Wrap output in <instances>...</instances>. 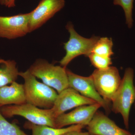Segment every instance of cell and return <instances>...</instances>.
Listing matches in <instances>:
<instances>
[{"label":"cell","mask_w":135,"mask_h":135,"mask_svg":"<svg viewBox=\"0 0 135 135\" xmlns=\"http://www.w3.org/2000/svg\"><path fill=\"white\" fill-rule=\"evenodd\" d=\"M134 86H135V85H134Z\"/></svg>","instance_id":"cb8c5ba5"},{"label":"cell","mask_w":135,"mask_h":135,"mask_svg":"<svg viewBox=\"0 0 135 135\" xmlns=\"http://www.w3.org/2000/svg\"><path fill=\"white\" fill-rule=\"evenodd\" d=\"M9 0H0V4L2 6L8 7Z\"/></svg>","instance_id":"44dd1931"},{"label":"cell","mask_w":135,"mask_h":135,"mask_svg":"<svg viewBox=\"0 0 135 135\" xmlns=\"http://www.w3.org/2000/svg\"><path fill=\"white\" fill-rule=\"evenodd\" d=\"M19 73L15 60L0 59V88L16 81Z\"/></svg>","instance_id":"9a60e30c"},{"label":"cell","mask_w":135,"mask_h":135,"mask_svg":"<svg viewBox=\"0 0 135 135\" xmlns=\"http://www.w3.org/2000/svg\"><path fill=\"white\" fill-rule=\"evenodd\" d=\"M101 105L98 103L76 107L72 112L63 113L55 119L56 128H61L65 126L73 125H82L87 126Z\"/></svg>","instance_id":"8fae6325"},{"label":"cell","mask_w":135,"mask_h":135,"mask_svg":"<svg viewBox=\"0 0 135 135\" xmlns=\"http://www.w3.org/2000/svg\"><path fill=\"white\" fill-rule=\"evenodd\" d=\"M134 0H113L114 5L122 7L125 13L126 23L129 28L133 26V11Z\"/></svg>","instance_id":"ac0fdd59"},{"label":"cell","mask_w":135,"mask_h":135,"mask_svg":"<svg viewBox=\"0 0 135 135\" xmlns=\"http://www.w3.org/2000/svg\"><path fill=\"white\" fill-rule=\"evenodd\" d=\"M66 28L70 33V38L67 42L64 43L66 54L59 62L60 65L65 68L77 57L81 55L88 57L99 38L96 36H92L90 38L83 37L77 33L71 22L66 25Z\"/></svg>","instance_id":"5b68a950"},{"label":"cell","mask_w":135,"mask_h":135,"mask_svg":"<svg viewBox=\"0 0 135 135\" xmlns=\"http://www.w3.org/2000/svg\"><path fill=\"white\" fill-rule=\"evenodd\" d=\"M24 80L23 84L26 103L44 109H51L58 93L53 88L39 82L29 70L19 72Z\"/></svg>","instance_id":"6da1fadb"},{"label":"cell","mask_w":135,"mask_h":135,"mask_svg":"<svg viewBox=\"0 0 135 135\" xmlns=\"http://www.w3.org/2000/svg\"><path fill=\"white\" fill-rule=\"evenodd\" d=\"M69 87L75 89L82 95L94 100L101 105L106 113L110 112V103L105 101L97 91L92 75L85 77L77 75L66 69Z\"/></svg>","instance_id":"52a82bcc"},{"label":"cell","mask_w":135,"mask_h":135,"mask_svg":"<svg viewBox=\"0 0 135 135\" xmlns=\"http://www.w3.org/2000/svg\"><path fill=\"white\" fill-rule=\"evenodd\" d=\"M91 75L97 92L105 101L110 103L121 81L118 69L111 66L103 70L96 69Z\"/></svg>","instance_id":"8992f818"},{"label":"cell","mask_w":135,"mask_h":135,"mask_svg":"<svg viewBox=\"0 0 135 135\" xmlns=\"http://www.w3.org/2000/svg\"><path fill=\"white\" fill-rule=\"evenodd\" d=\"M23 84L14 81L10 86L0 88V105H21L26 103Z\"/></svg>","instance_id":"4fadbf2b"},{"label":"cell","mask_w":135,"mask_h":135,"mask_svg":"<svg viewBox=\"0 0 135 135\" xmlns=\"http://www.w3.org/2000/svg\"><path fill=\"white\" fill-rule=\"evenodd\" d=\"M28 70L44 83L55 89L58 94L69 87L66 68L61 65H55L44 59H38Z\"/></svg>","instance_id":"3957f363"},{"label":"cell","mask_w":135,"mask_h":135,"mask_svg":"<svg viewBox=\"0 0 135 135\" xmlns=\"http://www.w3.org/2000/svg\"><path fill=\"white\" fill-rule=\"evenodd\" d=\"M15 1H16V0H9L8 5V7L10 8L15 7L16 5Z\"/></svg>","instance_id":"7402d4cb"},{"label":"cell","mask_w":135,"mask_h":135,"mask_svg":"<svg viewBox=\"0 0 135 135\" xmlns=\"http://www.w3.org/2000/svg\"><path fill=\"white\" fill-rule=\"evenodd\" d=\"M0 111L6 118L21 116L33 124L56 128L55 118L51 109H40L37 107L26 103L21 105H4L0 108Z\"/></svg>","instance_id":"277c9868"},{"label":"cell","mask_w":135,"mask_h":135,"mask_svg":"<svg viewBox=\"0 0 135 135\" xmlns=\"http://www.w3.org/2000/svg\"><path fill=\"white\" fill-rule=\"evenodd\" d=\"M134 76L133 69L131 68H127L112 101V110L115 113L121 114L127 129L129 128L131 108L135 101Z\"/></svg>","instance_id":"7a4b0ae2"},{"label":"cell","mask_w":135,"mask_h":135,"mask_svg":"<svg viewBox=\"0 0 135 135\" xmlns=\"http://www.w3.org/2000/svg\"><path fill=\"white\" fill-rule=\"evenodd\" d=\"M65 0H41L30 12L29 31L32 32L43 25L65 5Z\"/></svg>","instance_id":"9c48e42d"},{"label":"cell","mask_w":135,"mask_h":135,"mask_svg":"<svg viewBox=\"0 0 135 135\" xmlns=\"http://www.w3.org/2000/svg\"><path fill=\"white\" fill-rule=\"evenodd\" d=\"M92 65L98 70L106 69L112 64L111 57H105L91 53L88 56Z\"/></svg>","instance_id":"d6986e66"},{"label":"cell","mask_w":135,"mask_h":135,"mask_svg":"<svg viewBox=\"0 0 135 135\" xmlns=\"http://www.w3.org/2000/svg\"><path fill=\"white\" fill-rule=\"evenodd\" d=\"M2 106L0 105V108ZM0 135H29L25 133L16 123L5 119L0 111Z\"/></svg>","instance_id":"e0dca14e"},{"label":"cell","mask_w":135,"mask_h":135,"mask_svg":"<svg viewBox=\"0 0 135 135\" xmlns=\"http://www.w3.org/2000/svg\"><path fill=\"white\" fill-rule=\"evenodd\" d=\"M25 128L32 131V135H62L74 131H81L85 127L82 125H73L61 128H56L44 125H38L27 122L25 123Z\"/></svg>","instance_id":"5bb4252c"},{"label":"cell","mask_w":135,"mask_h":135,"mask_svg":"<svg viewBox=\"0 0 135 135\" xmlns=\"http://www.w3.org/2000/svg\"><path fill=\"white\" fill-rule=\"evenodd\" d=\"M88 131L93 135H132L120 128L103 112L97 111L87 126Z\"/></svg>","instance_id":"7c38bea8"},{"label":"cell","mask_w":135,"mask_h":135,"mask_svg":"<svg viewBox=\"0 0 135 135\" xmlns=\"http://www.w3.org/2000/svg\"><path fill=\"white\" fill-rule=\"evenodd\" d=\"M95 103H97L94 100L83 96L69 87L58 94L53 107L51 109L56 118L73 108Z\"/></svg>","instance_id":"30bf717a"},{"label":"cell","mask_w":135,"mask_h":135,"mask_svg":"<svg viewBox=\"0 0 135 135\" xmlns=\"http://www.w3.org/2000/svg\"><path fill=\"white\" fill-rule=\"evenodd\" d=\"M134 135H135V134H134Z\"/></svg>","instance_id":"603a6c76"},{"label":"cell","mask_w":135,"mask_h":135,"mask_svg":"<svg viewBox=\"0 0 135 135\" xmlns=\"http://www.w3.org/2000/svg\"><path fill=\"white\" fill-rule=\"evenodd\" d=\"M113 46V42L112 38L107 37L99 38L94 45L91 53L102 56L111 57L114 54Z\"/></svg>","instance_id":"2e32d148"},{"label":"cell","mask_w":135,"mask_h":135,"mask_svg":"<svg viewBox=\"0 0 135 135\" xmlns=\"http://www.w3.org/2000/svg\"><path fill=\"white\" fill-rule=\"evenodd\" d=\"M30 12L10 16H0V38L13 40L30 33Z\"/></svg>","instance_id":"ba28073f"},{"label":"cell","mask_w":135,"mask_h":135,"mask_svg":"<svg viewBox=\"0 0 135 135\" xmlns=\"http://www.w3.org/2000/svg\"><path fill=\"white\" fill-rule=\"evenodd\" d=\"M62 135H93L89 132H82L81 131H74L65 133Z\"/></svg>","instance_id":"ffe728a7"}]
</instances>
